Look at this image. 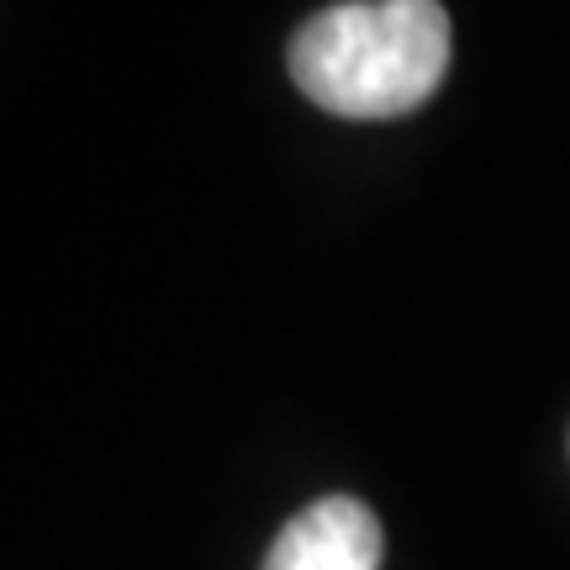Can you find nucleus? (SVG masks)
<instances>
[{
	"instance_id": "obj_1",
	"label": "nucleus",
	"mask_w": 570,
	"mask_h": 570,
	"mask_svg": "<svg viewBox=\"0 0 570 570\" xmlns=\"http://www.w3.org/2000/svg\"><path fill=\"white\" fill-rule=\"evenodd\" d=\"M449 75V11L433 0L323 6L291 38V80L312 106L354 122L407 117Z\"/></svg>"
},
{
	"instance_id": "obj_2",
	"label": "nucleus",
	"mask_w": 570,
	"mask_h": 570,
	"mask_svg": "<svg viewBox=\"0 0 570 570\" xmlns=\"http://www.w3.org/2000/svg\"><path fill=\"white\" fill-rule=\"evenodd\" d=\"M265 570H381V518L360 497H323L275 533Z\"/></svg>"
}]
</instances>
